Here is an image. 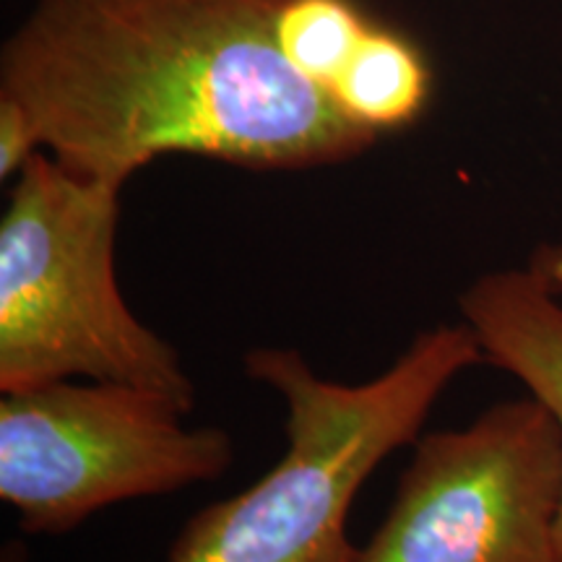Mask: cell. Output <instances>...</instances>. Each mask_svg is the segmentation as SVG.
Instances as JSON below:
<instances>
[{"mask_svg":"<svg viewBox=\"0 0 562 562\" xmlns=\"http://www.w3.org/2000/svg\"><path fill=\"white\" fill-rule=\"evenodd\" d=\"M480 362L467 323L419 334L364 383L321 378L297 349L248 351L250 381L286 406V451L240 495L195 513L167 562H357L360 547L347 531L357 492L393 451L419 438L440 393Z\"/></svg>","mask_w":562,"mask_h":562,"instance_id":"7a4b0ae2","label":"cell"},{"mask_svg":"<svg viewBox=\"0 0 562 562\" xmlns=\"http://www.w3.org/2000/svg\"><path fill=\"white\" fill-rule=\"evenodd\" d=\"M529 269L537 271L539 277H542L562 297V243L539 245V248L531 252Z\"/></svg>","mask_w":562,"mask_h":562,"instance_id":"30bf717a","label":"cell"},{"mask_svg":"<svg viewBox=\"0 0 562 562\" xmlns=\"http://www.w3.org/2000/svg\"><path fill=\"white\" fill-rule=\"evenodd\" d=\"M172 398L58 381L0 398V501L26 533H66L97 510L216 480L235 459L220 427H186Z\"/></svg>","mask_w":562,"mask_h":562,"instance_id":"277c9868","label":"cell"},{"mask_svg":"<svg viewBox=\"0 0 562 562\" xmlns=\"http://www.w3.org/2000/svg\"><path fill=\"white\" fill-rule=\"evenodd\" d=\"M284 0H34L0 50L21 102L68 170L125 186L188 154L252 172L362 157L381 140L279 50Z\"/></svg>","mask_w":562,"mask_h":562,"instance_id":"6da1fadb","label":"cell"},{"mask_svg":"<svg viewBox=\"0 0 562 562\" xmlns=\"http://www.w3.org/2000/svg\"><path fill=\"white\" fill-rule=\"evenodd\" d=\"M372 21L357 0H284L273 32L286 63L328 94Z\"/></svg>","mask_w":562,"mask_h":562,"instance_id":"ba28073f","label":"cell"},{"mask_svg":"<svg viewBox=\"0 0 562 562\" xmlns=\"http://www.w3.org/2000/svg\"><path fill=\"white\" fill-rule=\"evenodd\" d=\"M432 70L409 37L372 21L360 47L328 89L349 121L378 136L404 131L430 102Z\"/></svg>","mask_w":562,"mask_h":562,"instance_id":"52a82bcc","label":"cell"},{"mask_svg":"<svg viewBox=\"0 0 562 562\" xmlns=\"http://www.w3.org/2000/svg\"><path fill=\"white\" fill-rule=\"evenodd\" d=\"M121 186L45 149L11 180L0 220V391L121 383L195 406L178 349L125 305L115 273Z\"/></svg>","mask_w":562,"mask_h":562,"instance_id":"3957f363","label":"cell"},{"mask_svg":"<svg viewBox=\"0 0 562 562\" xmlns=\"http://www.w3.org/2000/svg\"><path fill=\"white\" fill-rule=\"evenodd\" d=\"M463 323L480 341L484 362L526 385L562 432V300L537 271L482 273L459 297ZM562 562V505L558 518Z\"/></svg>","mask_w":562,"mask_h":562,"instance_id":"8992f818","label":"cell"},{"mask_svg":"<svg viewBox=\"0 0 562 562\" xmlns=\"http://www.w3.org/2000/svg\"><path fill=\"white\" fill-rule=\"evenodd\" d=\"M42 149L45 146H42L40 131L24 104L9 94H0V178H16Z\"/></svg>","mask_w":562,"mask_h":562,"instance_id":"9c48e42d","label":"cell"},{"mask_svg":"<svg viewBox=\"0 0 562 562\" xmlns=\"http://www.w3.org/2000/svg\"><path fill=\"white\" fill-rule=\"evenodd\" d=\"M562 432L537 398L414 440L385 521L357 562H560Z\"/></svg>","mask_w":562,"mask_h":562,"instance_id":"5b68a950","label":"cell"}]
</instances>
